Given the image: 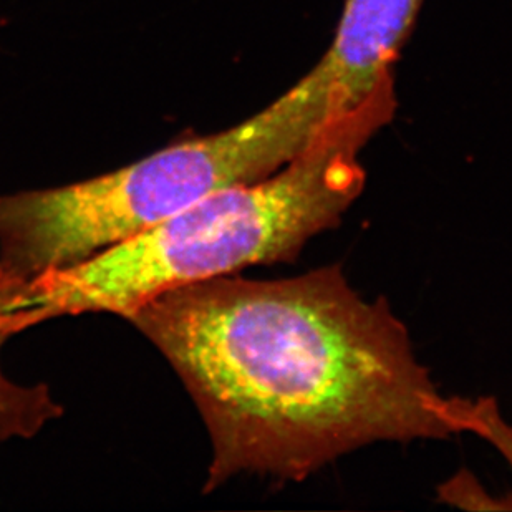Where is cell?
<instances>
[{"instance_id": "1", "label": "cell", "mask_w": 512, "mask_h": 512, "mask_svg": "<svg viewBox=\"0 0 512 512\" xmlns=\"http://www.w3.org/2000/svg\"><path fill=\"white\" fill-rule=\"evenodd\" d=\"M126 320L168 358L208 426L206 493L242 473L304 481L365 446L453 435L406 325L339 264L179 285Z\"/></svg>"}, {"instance_id": "2", "label": "cell", "mask_w": 512, "mask_h": 512, "mask_svg": "<svg viewBox=\"0 0 512 512\" xmlns=\"http://www.w3.org/2000/svg\"><path fill=\"white\" fill-rule=\"evenodd\" d=\"M393 82L335 118L281 171L219 189L85 261L0 290L15 332L60 315L128 317L179 285L292 262L362 196V151L395 113Z\"/></svg>"}, {"instance_id": "3", "label": "cell", "mask_w": 512, "mask_h": 512, "mask_svg": "<svg viewBox=\"0 0 512 512\" xmlns=\"http://www.w3.org/2000/svg\"><path fill=\"white\" fill-rule=\"evenodd\" d=\"M337 118L319 63L228 130L174 143L113 173L0 198V289L85 261L219 189L281 171Z\"/></svg>"}, {"instance_id": "4", "label": "cell", "mask_w": 512, "mask_h": 512, "mask_svg": "<svg viewBox=\"0 0 512 512\" xmlns=\"http://www.w3.org/2000/svg\"><path fill=\"white\" fill-rule=\"evenodd\" d=\"M423 0H345L339 29L320 60L337 115L367 102L393 80L392 65Z\"/></svg>"}, {"instance_id": "5", "label": "cell", "mask_w": 512, "mask_h": 512, "mask_svg": "<svg viewBox=\"0 0 512 512\" xmlns=\"http://www.w3.org/2000/svg\"><path fill=\"white\" fill-rule=\"evenodd\" d=\"M9 315L0 307V347L14 335ZM62 415V408L50 397L49 388L22 387L10 382L0 370V438H30L45 423Z\"/></svg>"}, {"instance_id": "6", "label": "cell", "mask_w": 512, "mask_h": 512, "mask_svg": "<svg viewBox=\"0 0 512 512\" xmlns=\"http://www.w3.org/2000/svg\"><path fill=\"white\" fill-rule=\"evenodd\" d=\"M441 415L453 435L466 431L483 438L506 458L512 469V425L504 420L494 398L445 397Z\"/></svg>"}, {"instance_id": "7", "label": "cell", "mask_w": 512, "mask_h": 512, "mask_svg": "<svg viewBox=\"0 0 512 512\" xmlns=\"http://www.w3.org/2000/svg\"><path fill=\"white\" fill-rule=\"evenodd\" d=\"M440 498L446 503L455 504L466 509H512L511 498L504 501L491 499L481 484L476 483L474 476L463 471L440 488Z\"/></svg>"}]
</instances>
